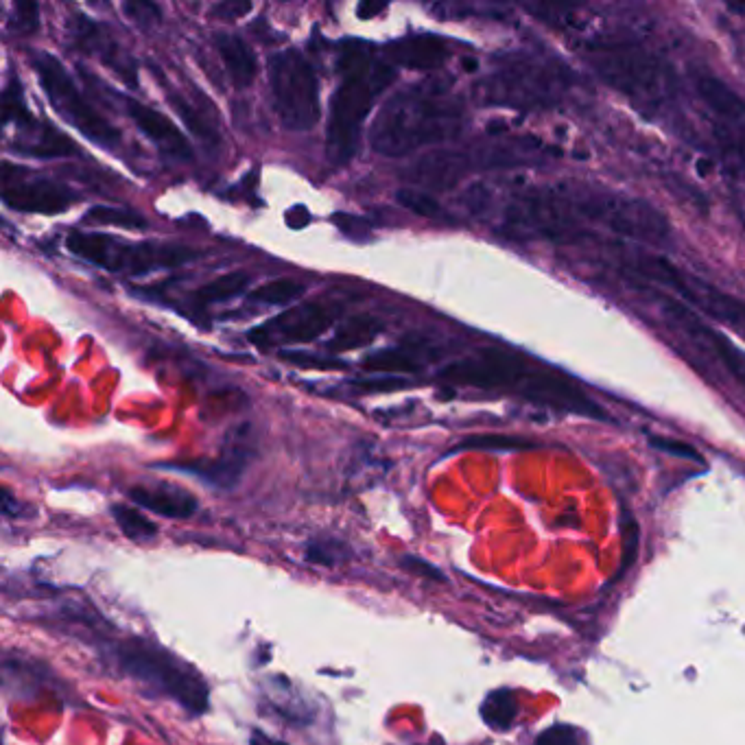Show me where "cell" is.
<instances>
[{
  "mask_svg": "<svg viewBox=\"0 0 745 745\" xmlns=\"http://www.w3.org/2000/svg\"><path fill=\"white\" fill-rule=\"evenodd\" d=\"M440 381L459 387L510 392L536 405L558 409L577 416L606 420L608 413L586 396L569 376L560 370L536 365L523 354L503 350H481L470 357L448 363Z\"/></svg>",
  "mask_w": 745,
  "mask_h": 745,
  "instance_id": "obj_1",
  "label": "cell"
},
{
  "mask_svg": "<svg viewBox=\"0 0 745 745\" xmlns=\"http://www.w3.org/2000/svg\"><path fill=\"white\" fill-rule=\"evenodd\" d=\"M464 108L437 81L396 92L374 118L370 145L387 158L409 156L420 147L446 143L461 134Z\"/></svg>",
  "mask_w": 745,
  "mask_h": 745,
  "instance_id": "obj_2",
  "label": "cell"
},
{
  "mask_svg": "<svg viewBox=\"0 0 745 745\" xmlns=\"http://www.w3.org/2000/svg\"><path fill=\"white\" fill-rule=\"evenodd\" d=\"M339 86L330 101V121L326 129V156L330 164L344 167L359 147L363 121L374 101L396 79V70L361 40L341 44L337 57Z\"/></svg>",
  "mask_w": 745,
  "mask_h": 745,
  "instance_id": "obj_3",
  "label": "cell"
},
{
  "mask_svg": "<svg viewBox=\"0 0 745 745\" xmlns=\"http://www.w3.org/2000/svg\"><path fill=\"white\" fill-rule=\"evenodd\" d=\"M584 59L595 75L619 90L636 108L658 110L676 94V75L665 59L625 40H588Z\"/></svg>",
  "mask_w": 745,
  "mask_h": 745,
  "instance_id": "obj_4",
  "label": "cell"
},
{
  "mask_svg": "<svg viewBox=\"0 0 745 745\" xmlns=\"http://www.w3.org/2000/svg\"><path fill=\"white\" fill-rule=\"evenodd\" d=\"M558 186L579 223H593L647 245L671 243V223L649 201L590 184L562 182Z\"/></svg>",
  "mask_w": 745,
  "mask_h": 745,
  "instance_id": "obj_5",
  "label": "cell"
},
{
  "mask_svg": "<svg viewBox=\"0 0 745 745\" xmlns=\"http://www.w3.org/2000/svg\"><path fill=\"white\" fill-rule=\"evenodd\" d=\"M118 667L140 687L169 697L191 715H204L210 706L208 684L184 660L145 638H127L114 649Z\"/></svg>",
  "mask_w": 745,
  "mask_h": 745,
  "instance_id": "obj_6",
  "label": "cell"
},
{
  "mask_svg": "<svg viewBox=\"0 0 745 745\" xmlns=\"http://www.w3.org/2000/svg\"><path fill=\"white\" fill-rule=\"evenodd\" d=\"M496 215V232L507 239H551L569 241L582 236V223L577 221L560 186H525L510 191Z\"/></svg>",
  "mask_w": 745,
  "mask_h": 745,
  "instance_id": "obj_7",
  "label": "cell"
},
{
  "mask_svg": "<svg viewBox=\"0 0 745 745\" xmlns=\"http://www.w3.org/2000/svg\"><path fill=\"white\" fill-rule=\"evenodd\" d=\"M569 86L564 70L529 57H512L475 84V99L483 105L514 110H545L560 101Z\"/></svg>",
  "mask_w": 745,
  "mask_h": 745,
  "instance_id": "obj_8",
  "label": "cell"
},
{
  "mask_svg": "<svg viewBox=\"0 0 745 745\" xmlns=\"http://www.w3.org/2000/svg\"><path fill=\"white\" fill-rule=\"evenodd\" d=\"M68 250L92 265L127 274H147L153 269L180 267L199 258L201 252L177 243H129L101 232H73L68 236Z\"/></svg>",
  "mask_w": 745,
  "mask_h": 745,
  "instance_id": "obj_9",
  "label": "cell"
},
{
  "mask_svg": "<svg viewBox=\"0 0 745 745\" xmlns=\"http://www.w3.org/2000/svg\"><path fill=\"white\" fill-rule=\"evenodd\" d=\"M31 66L35 75L40 79V86L46 94V99L53 105V110L73 125L77 132L84 134L94 145L103 149H116L121 143V132L103 118L92 103L84 99V94L77 88V84L70 79L68 70L57 57L46 51L31 53Z\"/></svg>",
  "mask_w": 745,
  "mask_h": 745,
  "instance_id": "obj_10",
  "label": "cell"
},
{
  "mask_svg": "<svg viewBox=\"0 0 745 745\" xmlns=\"http://www.w3.org/2000/svg\"><path fill=\"white\" fill-rule=\"evenodd\" d=\"M269 88L280 123L309 132L319 121V81L302 53L287 49L269 57Z\"/></svg>",
  "mask_w": 745,
  "mask_h": 745,
  "instance_id": "obj_11",
  "label": "cell"
},
{
  "mask_svg": "<svg viewBox=\"0 0 745 745\" xmlns=\"http://www.w3.org/2000/svg\"><path fill=\"white\" fill-rule=\"evenodd\" d=\"M628 267L634 274L652 280L656 285L665 287L673 293L682 295L697 311L711 315L717 322L735 328L737 333L745 335V302H739L732 295L719 291L708 282L684 274L678 267L667 263L665 258L652 254H638L628 260Z\"/></svg>",
  "mask_w": 745,
  "mask_h": 745,
  "instance_id": "obj_12",
  "label": "cell"
},
{
  "mask_svg": "<svg viewBox=\"0 0 745 745\" xmlns=\"http://www.w3.org/2000/svg\"><path fill=\"white\" fill-rule=\"evenodd\" d=\"M337 315V306L306 302L274 319H267L265 324L252 328L247 337L260 348L309 344L337 322Z\"/></svg>",
  "mask_w": 745,
  "mask_h": 745,
  "instance_id": "obj_13",
  "label": "cell"
},
{
  "mask_svg": "<svg viewBox=\"0 0 745 745\" xmlns=\"http://www.w3.org/2000/svg\"><path fill=\"white\" fill-rule=\"evenodd\" d=\"M660 298V311L667 322L682 330L695 346L711 352L724 365V370L745 389V352H741L728 337L717 333L711 326H706L687 304H682L676 298H669V295H660Z\"/></svg>",
  "mask_w": 745,
  "mask_h": 745,
  "instance_id": "obj_14",
  "label": "cell"
},
{
  "mask_svg": "<svg viewBox=\"0 0 745 745\" xmlns=\"http://www.w3.org/2000/svg\"><path fill=\"white\" fill-rule=\"evenodd\" d=\"M252 457H254V446H252V437H250V427L245 424V427H239L230 433V440L217 459L193 461V464H171L169 468L188 472V475H195L199 479H204L206 483H210V486L230 490L241 481L243 472L247 464L252 461Z\"/></svg>",
  "mask_w": 745,
  "mask_h": 745,
  "instance_id": "obj_15",
  "label": "cell"
},
{
  "mask_svg": "<svg viewBox=\"0 0 745 745\" xmlns=\"http://www.w3.org/2000/svg\"><path fill=\"white\" fill-rule=\"evenodd\" d=\"M68 31L70 38L79 46L81 51H86L90 55H97L99 62L112 68L118 75V79L125 81L129 88L138 86V68L132 55H127V51L118 44L112 35L99 27L97 22H92L90 18L75 14L68 20Z\"/></svg>",
  "mask_w": 745,
  "mask_h": 745,
  "instance_id": "obj_16",
  "label": "cell"
},
{
  "mask_svg": "<svg viewBox=\"0 0 745 745\" xmlns=\"http://www.w3.org/2000/svg\"><path fill=\"white\" fill-rule=\"evenodd\" d=\"M3 201L14 210L20 212H40V215H59L70 204H75L77 197L70 188L44 180H16L7 182L3 186Z\"/></svg>",
  "mask_w": 745,
  "mask_h": 745,
  "instance_id": "obj_17",
  "label": "cell"
},
{
  "mask_svg": "<svg viewBox=\"0 0 745 745\" xmlns=\"http://www.w3.org/2000/svg\"><path fill=\"white\" fill-rule=\"evenodd\" d=\"M125 110L132 116V121L136 123L140 132H143L162 153H167V156L177 160H191L193 149L169 116H164L162 112L153 110L149 105L136 99H125Z\"/></svg>",
  "mask_w": 745,
  "mask_h": 745,
  "instance_id": "obj_18",
  "label": "cell"
},
{
  "mask_svg": "<svg viewBox=\"0 0 745 745\" xmlns=\"http://www.w3.org/2000/svg\"><path fill=\"white\" fill-rule=\"evenodd\" d=\"M448 57H451L448 42L435 33L407 35V38L394 40L385 46V59L411 70L440 68Z\"/></svg>",
  "mask_w": 745,
  "mask_h": 745,
  "instance_id": "obj_19",
  "label": "cell"
},
{
  "mask_svg": "<svg viewBox=\"0 0 745 745\" xmlns=\"http://www.w3.org/2000/svg\"><path fill=\"white\" fill-rule=\"evenodd\" d=\"M129 499L153 514L167 518H191L199 503L191 492L171 486V483H156V486H136L129 490Z\"/></svg>",
  "mask_w": 745,
  "mask_h": 745,
  "instance_id": "obj_20",
  "label": "cell"
},
{
  "mask_svg": "<svg viewBox=\"0 0 745 745\" xmlns=\"http://www.w3.org/2000/svg\"><path fill=\"white\" fill-rule=\"evenodd\" d=\"M693 88L700 99L711 108L719 118L728 123L745 125V101L732 90L726 81L711 73H693Z\"/></svg>",
  "mask_w": 745,
  "mask_h": 745,
  "instance_id": "obj_21",
  "label": "cell"
},
{
  "mask_svg": "<svg viewBox=\"0 0 745 745\" xmlns=\"http://www.w3.org/2000/svg\"><path fill=\"white\" fill-rule=\"evenodd\" d=\"M215 46L221 57L223 66H226L232 84L236 88H247L256 79L258 73V62L241 35L234 33H217L215 35Z\"/></svg>",
  "mask_w": 745,
  "mask_h": 745,
  "instance_id": "obj_22",
  "label": "cell"
},
{
  "mask_svg": "<svg viewBox=\"0 0 745 745\" xmlns=\"http://www.w3.org/2000/svg\"><path fill=\"white\" fill-rule=\"evenodd\" d=\"M11 149L29 158H62L77 151V145L66 134L49 123H35L27 132H22L18 143Z\"/></svg>",
  "mask_w": 745,
  "mask_h": 745,
  "instance_id": "obj_23",
  "label": "cell"
},
{
  "mask_svg": "<svg viewBox=\"0 0 745 745\" xmlns=\"http://www.w3.org/2000/svg\"><path fill=\"white\" fill-rule=\"evenodd\" d=\"M381 322L378 319L370 317V315H359V317H352L350 322H346L344 326H341L335 337L328 341L326 344V350L330 352H348V350H359V348H365L370 346L372 341L378 337V333H381Z\"/></svg>",
  "mask_w": 745,
  "mask_h": 745,
  "instance_id": "obj_24",
  "label": "cell"
},
{
  "mask_svg": "<svg viewBox=\"0 0 745 745\" xmlns=\"http://www.w3.org/2000/svg\"><path fill=\"white\" fill-rule=\"evenodd\" d=\"M153 75L162 79V86H164V94H167V101L171 103V108L177 112V116L182 118V121L186 123V127L191 129V132L204 140V143H210V145H217L219 143V136L215 132V127H212L204 116H201V112L195 108V105L188 101L184 94L177 92L167 79L162 77V73H158V68H153Z\"/></svg>",
  "mask_w": 745,
  "mask_h": 745,
  "instance_id": "obj_25",
  "label": "cell"
},
{
  "mask_svg": "<svg viewBox=\"0 0 745 745\" xmlns=\"http://www.w3.org/2000/svg\"><path fill=\"white\" fill-rule=\"evenodd\" d=\"M247 285H250V276L245 271H230L226 276H219L217 280L208 282L201 289L193 293V298L197 304H219V302H228L236 295H241Z\"/></svg>",
  "mask_w": 745,
  "mask_h": 745,
  "instance_id": "obj_26",
  "label": "cell"
},
{
  "mask_svg": "<svg viewBox=\"0 0 745 745\" xmlns=\"http://www.w3.org/2000/svg\"><path fill=\"white\" fill-rule=\"evenodd\" d=\"M363 370L378 372V374H411V372H418L420 365L409 352L389 348V350H378V352L368 354V357L363 359Z\"/></svg>",
  "mask_w": 745,
  "mask_h": 745,
  "instance_id": "obj_27",
  "label": "cell"
},
{
  "mask_svg": "<svg viewBox=\"0 0 745 745\" xmlns=\"http://www.w3.org/2000/svg\"><path fill=\"white\" fill-rule=\"evenodd\" d=\"M112 518H114V523L121 527L123 534L134 542H149L158 536L156 523H151L147 516L134 510V507L112 505Z\"/></svg>",
  "mask_w": 745,
  "mask_h": 745,
  "instance_id": "obj_28",
  "label": "cell"
},
{
  "mask_svg": "<svg viewBox=\"0 0 745 745\" xmlns=\"http://www.w3.org/2000/svg\"><path fill=\"white\" fill-rule=\"evenodd\" d=\"M3 123H14L16 127H20V132H27V129L35 125V118L27 108L25 92H22L18 77H11L3 90Z\"/></svg>",
  "mask_w": 745,
  "mask_h": 745,
  "instance_id": "obj_29",
  "label": "cell"
},
{
  "mask_svg": "<svg viewBox=\"0 0 745 745\" xmlns=\"http://www.w3.org/2000/svg\"><path fill=\"white\" fill-rule=\"evenodd\" d=\"M481 717L494 730H507L516 717V700L510 691H494L481 704Z\"/></svg>",
  "mask_w": 745,
  "mask_h": 745,
  "instance_id": "obj_30",
  "label": "cell"
},
{
  "mask_svg": "<svg viewBox=\"0 0 745 745\" xmlns=\"http://www.w3.org/2000/svg\"><path fill=\"white\" fill-rule=\"evenodd\" d=\"M306 291L304 285H300V282H295L291 278H278V280H271L267 282V285L258 287L250 298L254 302H260V304H267V306H285V304H291L298 298H302Z\"/></svg>",
  "mask_w": 745,
  "mask_h": 745,
  "instance_id": "obj_31",
  "label": "cell"
},
{
  "mask_svg": "<svg viewBox=\"0 0 745 745\" xmlns=\"http://www.w3.org/2000/svg\"><path fill=\"white\" fill-rule=\"evenodd\" d=\"M88 219L103 223V226H118V228H129V230L147 228V219L136 215L134 210L110 208V206H94L88 212Z\"/></svg>",
  "mask_w": 745,
  "mask_h": 745,
  "instance_id": "obj_32",
  "label": "cell"
},
{
  "mask_svg": "<svg viewBox=\"0 0 745 745\" xmlns=\"http://www.w3.org/2000/svg\"><path fill=\"white\" fill-rule=\"evenodd\" d=\"M350 558V549L339 540H313L306 545V560L322 566H335Z\"/></svg>",
  "mask_w": 745,
  "mask_h": 745,
  "instance_id": "obj_33",
  "label": "cell"
},
{
  "mask_svg": "<svg viewBox=\"0 0 745 745\" xmlns=\"http://www.w3.org/2000/svg\"><path fill=\"white\" fill-rule=\"evenodd\" d=\"M282 359L304 370H346L348 368V363L341 359L324 357V354L300 352V350H285L282 352Z\"/></svg>",
  "mask_w": 745,
  "mask_h": 745,
  "instance_id": "obj_34",
  "label": "cell"
},
{
  "mask_svg": "<svg viewBox=\"0 0 745 745\" xmlns=\"http://www.w3.org/2000/svg\"><path fill=\"white\" fill-rule=\"evenodd\" d=\"M396 199H398L400 206H405L407 210L416 212V215H420V217H427V219L442 217V206L437 204V201L427 193L402 188V191L396 193Z\"/></svg>",
  "mask_w": 745,
  "mask_h": 745,
  "instance_id": "obj_35",
  "label": "cell"
},
{
  "mask_svg": "<svg viewBox=\"0 0 745 745\" xmlns=\"http://www.w3.org/2000/svg\"><path fill=\"white\" fill-rule=\"evenodd\" d=\"M9 29L18 35H33L40 29V7L35 3H16L9 18Z\"/></svg>",
  "mask_w": 745,
  "mask_h": 745,
  "instance_id": "obj_36",
  "label": "cell"
},
{
  "mask_svg": "<svg viewBox=\"0 0 745 745\" xmlns=\"http://www.w3.org/2000/svg\"><path fill=\"white\" fill-rule=\"evenodd\" d=\"M123 14L134 22L138 27H153L160 22L162 11L156 3H149V0H134V3H123Z\"/></svg>",
  "mask_w": 745,
  "mask_h": 745,
  "instance_id": "obj_37",
  "label": "cell"
},
{
  "mask_svg": "<svg viewBox=\"0 0 745 745\" xmlns=\"http://www.w3.org/2000/svg\"><path fill=\"white\" fill-rule=\"evenodd\" d=\"M330 221L335 223L341 234L352 241H368L372 236V226L363 217L348 215V212H335Z\"/></svg>",
  "mask_w": 745,
  "mask_h": 745,
  "instance_id": "obj_38",
  "label": "cell"
},
{
  "mask_svg": "<svg viewBox=\"0 0 745 745\" xmlns=\"http://www.w3.org/2000/svg\"><path fill=\"white\" fill-rule=\"evenodd\" d=\"M531 444L510 435H475L461 442L459 448H492V451H507V448H529Z\"/></svg>",
  "mask_w": 745,
  "mask_h": 745,
  "instance_id": "obj_39",
  "label": "cell"
},
{
  "mask_svg": "<svg viewBox=\"0 0 745 745\" xmlns=\"http://www.w3.org/2000/svg\"><path fill=\"white\" fill-rule=\"evenodd\" d=\"M357 392L363 394H376V392H396V389L409 387L407 378L400 376H383V378H359V381L350 383Z\"/></svg>",
  "mask_w": 745,
  "mask_h": 745,
  "instance_id": "obj_40",
  "label": "cell"
},
{
  "mask_svg": "<svg viewBox=\"0 0 745 745\" xmlns=\"http://www.w3.org/2000/svg\"><path fill=\"white\" fill-rule=\"evenodd\" d=\"M652 446L654 448H660V451L665 453H671L676 457H684V459H695V461H702V457L697 455V451L693 446L684 444V442H678V440H671V437H652Z\"/></svg>",
  "mask_w": 745,
  "mask_h": 745,
  "instance_id": "obj_41",
  "label": "cell"
},
{
  "mask_svg": "<svg viewBox=\"0 0 745 745\" xmlns=\"http://www.w3.org/2000/svg\"><path fill=\"white\" fill-rule=\"evenodd\" d=\"M400 564H402V569H405V571L422 575V577H427V579H435V582H444V579H446L442 575V571L437 569V566H433L429 562H424L420 558H413V555H405V558L400 560Z\"/></svg>",
  "mask_w": 745,
  "mask_h": 745,
  "instance_id": "obj_42",
  "label": "cell"
},
{
  "mask_svg": "<svg viewBox=\"0 0 745 745\" xmlns=\"http://www.w3.org/2000/svg\"><path fill=\"white\" fill-rule=\"evenodd\" d=\"M536 745H579L575 732L569 726H553L542 732Z\"/></svg>",
  "mask_w": 745,
  "mask_h": 745,
  "instance_id": "obj_43",
  "label": "cell"
},
{
  "mask_svg": "<svg viewBox=\"0 0 745 745\" xmlns=\"http://www.w3.org/2000/svg\"><path fill=\"white\" fill-rule=\"evenodd\" d=\"M252 9L250 3H236V0H228V3H219L212 7V14L221 20H236L245 16Z\"/></svg>",
  "mask_w": 745,
  "mask_h": 745,
  "instance_id": "obj_44",
  "label": "cell"
},
{
  "mask_svg": "<svg viewBox=\"0 0 745 745\" xmlns=\"http://www.w3.org/2000/svg\"><path fill=\"white\" fill-rule=\"evenodd\" d=\"M623 538H625V545H623V551H625L623 569H628L632 558H634V551L638 547V527L632 523V520H628V523L623 525Z\"/></svg>",
  "mask_w": 745,
  "mask_h": 745,
  "instance_id": "obj_45",
  "label": "cell"
},
{
  "mask_svg": "<svg viewBox=\"0 0 745 745\" xmlns=\"http://www.w3.org/2000/svg\"><path fill=\"white\" fill-rule=\"evenodd\" d=\"M285 221H287L289 228L302 230V228H306L313 221V215H311L309 208H306V206H293V208L287 210Z\"/></svg>",
  "mask_w": 745,
  "mask_h": 745,
  "instance_id": "obj_46",
  "label": "cell"
},
{
  "mask_svg": "<svg viewBox=\"0 0 745 745\" xmlns=\"http://www.w3.org/2000/svg\"><path fill=\"white\" fill-rule=\"evenodd\" d=\"M385 9H387L385 3H370V0H368V3H361V5L357 7V14H359L361 20H372V18H376L378 14H383Z\"/></svg>",
  "mask_w": 745,
  "mask_h": 745,
  "instance_id": "obj_47",
  "label": "cell"
},
{
  "mask_svg": "<svg viewBox=\"0 0 745 745\" xmlns=\"http://www.w3.org/2000/svg\"><path fill=\"white\" fill-rule=\"evenodd\" d=\"M250 745H287V743L271 739V737L265 735V732H260V730H254L252 732V739H250Z\"/></svg>",
  "mask_w": 745,
  "mask_h": 745,
  "instance_id": "obj_48",
  "label": "cell"
},
{
  "mask_svg": "<svg viewBox=\"0 0 745 745\" xmlns=\"http://www.w3.org/2000/svg\"><path fill=\"white\" fill-rule=\"evenodd\" d=\"M732 11H739V14H745V5H730Z\"/></svg>",
  "mask_w": 745,
  "mask_h": 745,
  "instance_id": "obj_49",
  "label": "cell"
}]
</instances>
